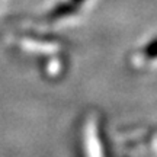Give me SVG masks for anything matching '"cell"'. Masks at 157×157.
<instances>
[{"mask_svg":"<svg viewBox=\"0 0 157 157\" xmlns=\"http://www.w3.org/2000/svg\"><path fill=\"white\" fill-rule=\"evenodd\" d=\"M83 5H89V0H57L54 7L45 13V21L50 23L66 22L67 19H74L83 10Z\"/></svg>","mask_w":157,"mask_h":157,"instance_id":"cell-1","label":"cell"}]
</instances>
